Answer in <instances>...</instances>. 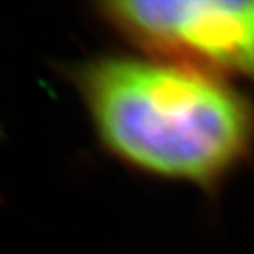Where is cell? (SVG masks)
I'll return each mask as SVG.
<instances>
[{"mask_svg":"<svg viewBox=\"0 0 254 254\" xmlns=\"http://www.w3.org/2000/svg\"><path fill=\"white\" fill-rule=\"evenodd\" d=\"M74 78L103 145L139 171L210 186L254 147L253 104L210 72L111 57Z\"/></svg>","mask_w":254,"mask_h":254,"instance_id":"6da1fadb","label":"cell"},{"mask_svg":"<svg viewBox=\"0 0 254 254\" xmlns=\"http://www.w3.org/2000/svg\"><path fill=\"white\" fill-rule=\"evenodd\" d=\"M99 12L157 59L254 83V0H124Z\"/></svg>","mask_w":254,"mask_h":254,"instance_id":"7a4b0ae2","label":"cell"}]
</instances>
